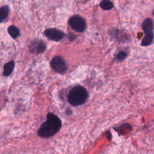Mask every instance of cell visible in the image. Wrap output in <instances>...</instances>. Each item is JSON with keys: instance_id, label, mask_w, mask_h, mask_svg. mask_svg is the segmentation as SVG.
Listing matches in <instances>:
<instances>
[{"instance_id": "cell-1", "label": "cell", "mask_w": 154, "mask_h": 154, "mask_svg": "<svg viewBox=\"0 0 154 154\" xmlns=\"http://www.w3.org/2000/svg\"><path fill=\"white\" fill-rule=\"evenodd\" d=\"M61 128V121L55 114L49 112L46 120L38 130V135L42 138H48L56 134Z\"/></svg>"}, {"instance_id": "cell-2", "label": "cell", "mask_w": 154, "mask_h": 154, "mask_svg": "<svg viewBox=\"0 0 154 154\" xmlns=\"http://www.w3.org/2000/svg\"><path fill=\"white\" fill-rule=\"evenodd\" d=\"M88 97V92L82 86L78 85L72 88L68 93L67 100L73 106H79L84 104Z\"/></svg>"}, {"instance_id": "cell-3", "label": "cell", "mask_w": 154, "mask_h": 154, "mask_svg": "<svg viewBox=\"0 0 154 154\" xmlns=\"http://www.w3.org/2000/svg\"><path fill=\"white\" fill-rule=\"evenodd\" d=\"M142 29L144 33V35L141 40V46H148L150 45L154 39L153 32V22L151 18H146L142 23Z\"/></svg>"}, {"instance_id": "cell-4", "label": "cell", "mask_w": 154, "mask_h": 154, "mask_svg": "<svg viewBox=\"0 0 154 154\" xmlns=\"http://www.w3.org/2000/svg\"><path fill=\"white\" fill-rule=\"evenodd\" d=\"M69 24L73 30L79 32H83L86 28L85 20L78 15L71 17L69 20Z\"/></svg>"}, {"instance_id": "cell-5", "label": "cell", "mask_w": 154, "mask_h": 154, "mask_svg": "<svg viewBox=\"0 0 154 154\" xmlns=\"http://www.w3.org/2000/svg\"><path fill=\"white\" fill-rule=\"evenodd\" d=\"M52 69L59 73H64L67 70V66L65 61L59 56L54 57L50 63Z\"/></svg>"}, {"instance_id": "cell-6", "label": "cell", "mask_w": 154, "mask_h": 154, "mask_svg": "<svg viewBox=\"0 0 154 154\" xmlns=\"http://www.w3.org/2000/svg\"><path fill=\"white\" fill-rule=\"evenodd\" d=\"M45 35L50 40L60 42L65 37V33L56 28H48L44 31Z\"/></svg>"}, {"instance_id": "cell-7", "label": "cell", "mask_w": 154, "mask_h": 154, "mask_svg": "<svg viewBox=\"0 0 154 154\" xmlns=\"http://www.w3.org/2000/svg\"><path fill=\"white\" fill-rule=\"evenodd\" d=\"M29 50L32 53L40 54L46 50V45L42 40H35L31 43Z\"/></svg>"}, {"instance_id": "cell-8", "label": "cell", "mask_w": 154, "mask_h": 154, "mask_svg": "<svg viewBox=\"0 0 154 154\" xmlns=\"http://www.w3.org/2000/svg\"><path fill=\"white\" fill-rule=\"evenodd\" d=\"M14 67V63L13 61H10L8 63H6L4 66V69H3V75L5 76H9L13 69Z\"/></svg>"}, {"instance_id": "cell-9", "label": "cell", "mask_w": 154, "mask_h": 154, "mask_svg": "<svg viewBox=\"0 0 154 154\" xmlns=\"http://www.w3.org/2000/svg\"><path fill=\"white\" fill-rule=\"evenodd\" d=\"M100 8L103 10H109L114 7L113 3L109 0H102L99 4Z\"/></svg>"}, {"instance_id": "cell-10", "label": "cell", "mask_w": 154, "mask_h": 154, "mask_svg": "<svg viewBox=\"0 0 154 154\" xmlns=\"http://www.w3.org/2000/svg\"><path fill=\"white\" fill-rule=\"evenodd\" d=\"M7 30L10 35L13 38H16L20 35V31L19 29L14 25L10 26Z\"/></svg>"}, {"instance_id": "cell-11", "label": "cell", "mask_w": 154, "mask_h": 154, "mask_svg": "<svg viewBox=\"0 0 154 154\" xmlns=\"http://www.w3.org/2000/svg\"><path fill=\"white\" fill-rule=\"evenodd\" d=\"M9 13V8L8 6L0 7V23L4 21Z\"/></svg>"}, {"instance_id": "cell-12", "label": "cell", "mask_w": 154, "mask_h": 154, "mask_svg": "<svg viewBox=\"0 0 154 154\" xmlns=\"http://www.w3.org/2000/svg\"><path fill=\"white\" fill-rule=\"evenodd\" d=\"M128 55V54L126 51H120L119 52H117L115 55L114 58L117 61H122L126 58Z\"/></svg>"}, {"instance_id": "cell-13", "label": "cell", "mask_w": 154, "mask_h": 154, "mask_svg": "<svg viewBox=\"0 0 154 154\" xmlns=\"http://www.w3.org/2000/svg\"><path fill=\"white\" fill-rule=\"evenodd\" d=\"M152 14H153V16H154V11H153V13H152Z\"/></svg>"}]
</instances>
